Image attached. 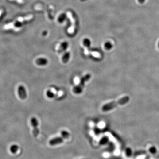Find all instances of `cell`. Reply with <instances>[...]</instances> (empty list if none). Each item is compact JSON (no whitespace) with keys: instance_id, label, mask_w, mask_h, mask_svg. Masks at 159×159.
Listing matches in <instances>:
<instances>
[{"instance_id":"cell-1","label":"cell","mask_w":159,"mask_h":159,"mask_svg":"<svg viewBox=\"0 0 159 159\" xmlns=\"http://www.w3.org/2000/svg\"><path fill=\"white\" fill-rule=\"evenodd\" d=\"M130 98L129 96H126L121 98L118 101L111 102L108 104H105L102 107V110L103 111H111L113 109L117 107L118 105H123L128 103L130 101Z\"/></svg>"},{"instance_id":"cell-2","label":"cell","mask_w":159,"mask_h":159,"mask_svg":"<svg viewBox=\"0 0 159 159\" xmlns=\"http://www.w3.org/2000/svg\"><path fill=\"white\" fill-rule=\"evenodd\" d=\"M91 77V75L89 74H87L83 77L81 78L79 84L73 89V92L76 94H79L81 93L85 87V83L90 80Z\"/></svg>"},{"instance_id":"cell-3","label":"cell","mask_w":159,"mask_h":159,"mask_svg":"<svg viewBox=\"0 0 159 159\" xmlns=\"http://www.w3.org/2000/svg\"><path fill=\"white\" fill-rule=\"evenodd\" d=\"M33 16H30L26 18H19L13 24H10L8 25L5 26V28H12L13 27H19L22 25L23 23L25 22L26 21H28L32 18Z\"/></svg>"},{"instance_id":"cell-4","label":"cell","mask_w":159,"mask_h":159,"mask_svg":"<svg viewBox=\"0 0 159 159\" xmlns=\"http://www.w3.org/2000/svg\"><path fill=\"white\" fill-rule=\"evenodd\" d=\"M31 126L33 127V133L35 137H37V135L39 133V130L38 128V122L37 119L35 117H33L31 119Z\"/></svg>"},{"instance_id":"cell-5","label":"cell","mask_w":159,"mask_h":159,"mask_svg":"<svg viewBox=\"0 0 159 159\" xmlns=\"http://www.w3.org/2000/svg\"><path fill=\"white\" fill-rule=\"evenodd\" d=\"M18 93L19 96L21 100H24L27 98V94L26 92V89L23 86L20 85L19 86L18 88Z\"/></svg>"},{"instance_id":"cell-6","label":"cell","mask_w":159,"mask_h":159,"mask_svg":"<svg viewBox=\"0 0 159 159\" xmlns=\"http://www.w3.org/2000/svg\"><path fill=\"white\" fill-rule=\"evenodd\" d=\"M35 63L38 66H46L48 63L47 59L43 58H37L35 61Z\"/></svg>"},{"instance_id":"cell-7","label":"cell","mask_w":159,"mask_h":159,"mask_svg":"<svg viewBox=\"0 0 159 159\" xmlns=\"http://www.w3.org/2000/svg\"><path fill=\"white\" fill-rule=\"evenodd\" d=\"M63 141V139L62 137H56L50 141V143L51 145H54L61 143Z\"/></svg>"},{"instance_id":"cell-8","label":"cell","mask_w":159,"mask_h":159,"mask_svg":"<svg viewBox=\"0 0 159 159\" xmlns=\"http://www.w3.org/2000/svg\"><path fill=\"white\" fill-rule=\"evenodd\" d=\"M68 47V43L67 42H64L59 47L58 52L59 54H62L63 52H64L66 48Z\"/></svg>"},{"instance_id":"cell-9","label":"cell","mask_w":159,"mask_h":159,"mask_svg":"<svg viewBox=\"0 0 159 159\" xmlns=\"http://www.w3.org/2000/svg\"><path fill=\"white\" fill-rule=\"evenodd\" d=\"M70 54L69 52H66L63 54L62 58V61L63 63L66 64L69 62V60L70 58Z\"/></svg>"},{"instance_id":"cell-10","label":"cell","mask_w":159,"mask_h":159,"mask_svg":"<svg viewBox=\"0 0 159 159\" xmlns=\"http://www.w3.org/2000/svg\"><path fill=\"white\" fill-rule=\"evenodd\" d=\"M18 146L16 144H13L12 145L10 148V151L13 154L16 153L18 150Z\"/></svg>"},{"instance_id":"cell-11","label":"cell","mask_w":159,"mask_h":159,"mask_svg":"<svg viewBox=\"0 0 159 159\" xmlns=\"http://www.w3.org/2000/svg\"><path fill=\"white\" fill-rule=\"evenodd\" d=\"M125 153L127 157H131L133 153L132 149L130 148H126L125 150Z\"/></svg>"},{"instance_id":"cell-12","label":"cell","mask_w":159,"mask_h":159,"mask_svg":"<svg viewBox=\"0 0 159 159\" xmlns=\"http://www.w3.org/2000/svg\"><path fill=\"white\" fill-rule=\"evenodd\" d=\"M157 148L154 146H151L149 148V152H150V153H151V154H155L157 152Z\"/></svg>"},{"instance_id":"cell-13","label":"cell","mask_w":159,"mask_h":159,"mask_svg":"<svg viewBox=\"0 0 159 159\" xmlns=\"http://www.w3.org/2000/svg\"><path fill=\"white\" fill-rule=\"evenodd\" d=\"M113 47V45L110 42H107L104 45V47L106 50H110Z\"/></svg>"},{"instance_id":"cell-14","label":"cell","mask_w":159,"mask_h":159,"mask_svg":"<svg viewBox=\"0 0 159 159\" xmlns=\"http://www.w3.org/2000/svg\"><path fill=\"white\" fill-rule=\"evenodd\" d=\"M61 134H62V137L63 138H67L70 136L69 133L67 131H66L65 130L62 131L61 133Z\"/></svg>"},{"instance_id":"cell-15","label":"cell","mask_w":159,"mask_h":159,"mask_svg":"<svg viewBox=\"0 0 159 159\" xmlns=\"http://www.w3.org/2000/svg\"><path fill=\"white\" fill-rule=\"evenodd\" d=\"M47 96L50 98H52L54 97L55 94H54V93H53L51 91L48 90L47 92Z\"/></svg>"},{"instance_id":"cell-16","label":"cell","mask_w":159,"mask_h":159,"mask_svg":"<svg viewBox=\"0 0 159 159\" xmlns=\"http://www.w3.org/2000/svg\"><path fill=\"white\" fill-rule=\"evenodd\" d=\"M108 141V138L107 137H104L100 141V144H107Z\"/></svg>"},{"instance_id":"cell-17","label":"cell","mask_w":159,"mask_h":159,"mask_svg":"<svg viewBox=\"0 0 159 159\" xmlns=\"http://www.w3.org/2000/svg\"><path fill=\"white\" fill-rule=\"evenodd\" d=\"M84 44L85 46L87 47H90V41H89V40L86 39L84 41Z\"/></svg>"},{"instance_id":"cell-18","label":"cell","mask_w":159,"mask_h":159,"mask_svg":"<svg viewBox=\"0 0 159 159\" xmlns=\"http://www.w3.org/2000/svg\"><path fill=\"white\" fill-rule=\"evenodd\" d=\"M138 2H139L140 3L142 4V3H144V2H145V0H138Z\"/></svg>"},{"instance_id":"cell-19","label":"cell","mask_w":159,"mask_h":159,"mask_svg":"<svg viewBox=\"0 0 159 159\" xmlns=\"http://www.w3.org/2000/svg\"><path fill=\"white\" fill-rule=\"evenodd\" d=\"M158 47L159 48V42H158Z\"/></svg>"},{"instance_id":"cell-20","label":"cell","mask_w":159,"mask_h":159,"mask_svg":"<svg viewBox=\"0 0 159 159\" xmlns=\"http://www.w3.org/2000/svg\"><path fill=\"white\" fill-rule=\"evenodd\" d=\"M1 12L0 11V15H1Z\"/></svg>"}]
</instances>
